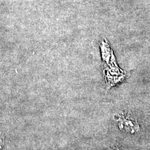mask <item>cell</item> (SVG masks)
I'll return each instance as SVG.
<instances>
[{"label": "cell", "mask_w": 150, "mask_h": 150, "mask_svg": "<svg viewBox=\"0 0 150 150\" xmlns=\"http://www.w3.org/2000/svg\"><path fill=\"white\" fill-rule=\"evenodd\" d=\"M119 127L120 129H123L131 132H134L138 128V126L134 124L132 121L126 119H124L119 122Z\"/></svg>", "instance_id": "6da1fadb"}, {"label": "cell", "mask_w": 150, "mask_h": 150, "mask_svg": "<svg viewBox=\"0 0 150 150\" xmlns=\"http://www.w3.org/2000/svg\"><path fill=\"white\" fill-rule=\"evenodd\" d=\"M4 145V139H2L1 137H0V149L3 147Z\"/></svg>", "instance_id": "7a4b0ae2"}]
</instances>
